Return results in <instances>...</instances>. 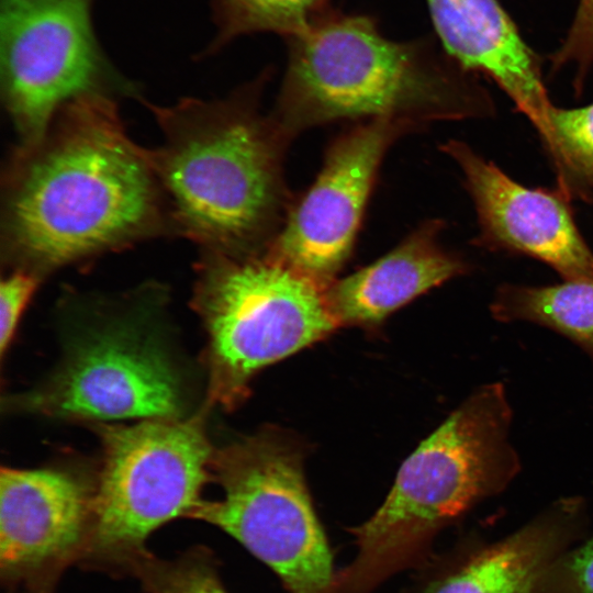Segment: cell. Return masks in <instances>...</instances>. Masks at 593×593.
I'll return each instance as SVG.
<instances>
[{"label":"cell","mask_w":593,"mask_h":593,"mask_svg":"<svg viewBox=\"0 0 593 593\" xmlns=\"http://www.w3.org/2000/svg\"><path fill=\"white\" fill-rule=\"evenodd\" d=\"M2 197L3 253L35 273L172 233L148 152L107 94L68 102L37 143L16 146Z\"/></svg>","instance_id":"cell-1"},{"label":"cell","mask_w":593,"mask_h":593,"mask_svg":"<svg viewBox=\"0 0 593 593\" xmlns=\"http://www.w3.org/2000/svg\"><path fill=\"white\" fill-rule=\"evenodd\" d=\"M146 107L163 133L147 152L172 233L202 250L266 251L292 205L283 176L290 141L260 110L258 91Z\"/></svg>","instance_id":"cell-2"},{"label":"cell","mask_w":593,"mask_h":593,"mask_svg":"<svg viewBox=\"0 0 593 593\" xmlns=\"http://www.w3.org/2000/svg\"><path fill=\"white\" fill-rule=\"evenodd\" d=\"M511 422L501 382L480 387L455 410L402 463L373 515L350 528L357 551L336 571L332 593H372L422 564L443 529L503 492L521 469Z\"/></svg>","instance_id":"cell-3"},{"label":"cell","mask_w":593,"mask_h":593,"mask_svg":"<svg viewBox=\"0 0 593 593\" xmlns=\"http://www.w3.org/2000/svg\"><path fill=\"white\" fill-rule=\"evenodd\" d=\"M296 37L270 112L290 142L305 130L340 120L393 119L425 127L494 111L481 88L429 67L362 18L309 27Z\"/></svg>","instance_id":"cell-4"},{"label":"cell","mask_w":593,"mask_h":593,"mask_svg":"<svg viewBox=\"0 0 593 593\" xmlns=\"http://www.w3.org/2000/svg\"><path fill=\"white\" fill-rule=\"evenodd\" d=\"M193 303L208 333L209 394L233 407L250 379L339 325L325 287L266 251L203 250Z\"/></svg>","instance_id":"cell-5"},{"label":"cell","mask_w":593,"mask_h":593,"mask_svg":"<svg viewBox=\"0 0 593 593\" xmlns=\"http://www.w3.org/2000/svg\"><path fill=\"white\" fill-rule=\"evenodd\" d=\"M210 479L223 497L203 500L190 518L233 537L289 593H332L333 553L290 438L261 432L213 451Z\"/></svg>","instance_id":"cell-6"},{"label":"cell","mask_w":593,"mask_h":593,"mask_svg":"<svg viewBox=\"0 0 593 593\" xmlns=\"http://www.w3.org/2000/svg\"><path fill=\"white\" fill-rule=\"evenodd\" d=\"M94 527L83 562L128 573L158 528L202 503L213 450L201 417L102 426Z\"/></svg>","instance_id":"cell-7"},{"label":"cell","mask_w":593,"mask_h":593,"mask_svg":"<svg viewBox=\"0 0 593 593\" xmlns=\"http://www.w3.org/2000/svg\"><path fill=\"white\" fill-rule=\"evenodd\" d=\"M88 7V0H1L2 94L18 146L37 143L68 102L111 97Z\"/></svg>","instance_id":"cell-8"},{"label":"cell","mask_w":593,"mask_h":593,"mask_svg":"<svg viewBox=\"0 0 593 593\" xmlns=\"http://www.w3.org/2000/svg\"><path fill=\"white\" fill-rule=\"evenodd\" d=\"M415 123L374 119L348 128L328 147L314 183L292 204L266 253L323 287L349 258L387 150Z\"/></svg>","instance_id":"cell-9"},{"label":"cell","mask_w":593,"mask_h":593,"mask_svg":"<svg viewBox=\"0 0 593 593\" xmlns=\"http://www.w3.org/2000/svg\"><path fill=\"white\" fill-rule=\"evenodd\" d=\"M18 402L55 417L152 419L182 412L180 381L164 351L123 327L80 344L49 382Z\"/></svg>","instance_id":"cell-10"},{"label":"cell","mask_w":593,"mask_h":593,"mask_svg":"<svg viewBox=\"0 0 593 593\" xmlns=\"http://www.w3.org/2000/svg\"><path fill=\"white\" fill-rule=\"evenodd\" d=\"M94 496L96 483L67 470L2 468V582L29 593H51L64 569L87 553Z\"/></svg>","instance_id":"cell-11"},{"label":"cell","mask_w":593,"mask_h":593,"mask_svg":"<svg viewBox=\"0 0 593 593\" xmlns=\"http://www.w3.org/2000/svg\"><path fill=\"white\" fill-rule=\"evenodd\" d=\"M440 148L459 166L474 202L477 244L538 259L564 280L593 279V253L563 192L515 182L463 142L450 139Z\"/></svg>","instance_id":"cell-12"},{"label":"cell","mask_w":593,"mask_h":593,"mask_svg":"<svg viewBox=\"0 0 593 593\" xmlns=\"http://www.w3.org/2000/svg\"><path fill=\"white\" fill-rule=\"evenodd\" d=\"M588 525L585 500L560 497L499 540L460 544L437 562L419 593H532L544 569L582 539Z\"/></svg>","instance_id":"cell-13"},{"label":"cell","mask_w":593,"mask_h":593,"mask_svg":"<svg viewBox=\"0 0 593 593\" xmlns=\"http://www.w3.org/2000/svg\"><path fill=\"white\" fill-rule=\"evenodd\" d=\"M436 31L467 69L489 75L542 136L552 105L535 54L495 0H427Z\"/></svg>","instance_id":"cell-14"},{"label":"cell","mask_w":593,"mask_h":593,"mask_svg":"<svg viewBox=\"0 0 593 593\" xmlns=\"http://www.w3.org/2000/svg\"><path fill=\"white\" fill-rule=\"evenodd\" d=\"M440 220H428L377 261L325 288L338 325H376L418 295L463 275L469 265L439 243Z\"/></svg>","instance_id":"cell-15"},{"label":"cell","mask_w":593,"mask_h":593,"mask_svg":"<svg viewBox=\"0 0 593 593\" xmlns=\"http://www.w3.org/2000/svg\"><path fill=\"white\" fill-rule=\"evenodd\" d=\"M490 310L500 322L527 321L546 326L593 357V279L545 287L502 284Z\"/></svg>","instance_id":"cell-16"},{"label":"cell","mask_w":593,"mask_h":593,"mask_svg":"<svg viewBox=\"0 0 593 593\" xmlns=\"http://www.w3.org/2000/svg\"><path fill=\"white\" fill-rule=\"evenodd\" d=\"M553 161L558 189L570 200L593 195V103L573 109L551 105L541 137Z\"/></svg>","instance_id":"cell-17"},{"label":"cell","mask_w":593,"mask_h":593,"mask_svg":"<svg viewBox=\"0 0 593 593\" xmlns=\"http://www.w3.org/2000/svg\"><path fill=\"white\" fill-rule=\"evenodd\" d=\"M147 593H230L220 574L219 562L203 546L164 559L147 551L130 566Z\"/></svg>","instance_id":"cell-18"},{"label":"cell","mask_w":593,"mask_h":593,"mask_svg":"<svg viewBox=\"0 0 593 593\" xmlns=\"http://www.w3.org/2000/svg\"><path fill=\"white\" fill-rule=\"evenodd\" d=\"M321 0H220L226 36L250 31L305 32L307 16Z\"/></svg>","instance_id":"cell-19"},{"label":"cell","mask_w":593,"mask_h":593,"mask_svg":"<svg viewBox=\"0 0 593 593\" xmlns=\"http://www.w3.org/2000/svg\"><path fill=\"white\" fill-rule=\"evenodd\" d=\"M532 593H593V534L557 556L539 574Z\"/></svg>","instance_id":"cell-20"},{"label":"cell","mask_w":593,"mask_h":593,"mask_svg":"<svg viewBox=\"0 0 593 593\" xmlns=\"http://www.w3.org/2000/svg\"><path fill=\"white\" fill-rule=\"evenodd\" d=\"M38 284L37 273L16 268L0 286V348L10 345L18 322Z\"/></svg>","instance_id":"cell-21"},{"label":"cell","mask_w":593,"mask_h":593,"mask_svg":"<svg viewBox=\"0 0 593 593\" xmlns=\"http://www.w3.org/2000/svg\"><path fill=\"white\" fill-rule=\"evenodd\" d=\"M555 60L556 65L575 63L580 74L578 82L581 85L586 66L593 61V0H580L569 36Z\"/></svg>","instance_id":"cell-22"}]
</instances>
